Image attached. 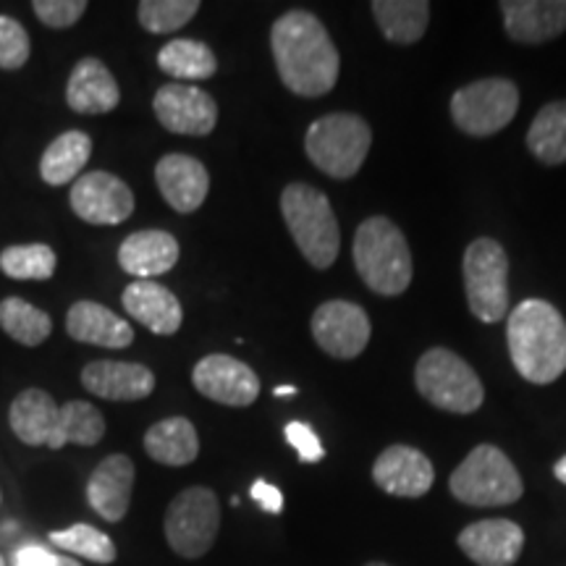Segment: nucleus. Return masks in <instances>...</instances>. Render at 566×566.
Masks as SVG:
<instances>
[{"mask_svg": "<svg viewBox=\"0 0 566 566\" xmlns=\"http://www.w3.org/2000/svg\"><path fill=\"white\" fill-rule=\"evenodd\" d=\"M294 394H296L294 386H279L273 391V396H279V399H283V396H294Z\"/></svg>", "mask_w": 566, "mask_h": 566, "instance_id": "obj_43", "label": "nucleus"}, {"mask_svg": "<svg viewBox=\"0 0 566 566\" xmlns=\"http://www.w3.org/2000/svg\"><path fill=\"white\" fill-rule=\"evenodd\" d=\"M370 11L384 38L396 45H412L422 40L430 21L428 0H375Z\"/></svg>", "mask_w": 566, "mask_h": 566, "instance_id": "obj_27", "label": "nucleus"}, {"mask_svg": "<svg viewBox=\"0 0 566 566\" xmlns=\"http://www.w3.org/2000/svg\"><path fill=\"white\" fill-rule=\"evenodd\" d=\"M457 543L478 566H514L525 548V530L512 520H480L464 527Z\"/></svg>", "mask_w": 566, "mask_h": 566, "instance_id": "obj_16", "label": "nucleus"}, {"mask_svg": "<svg viewBox=\"0 0 566 566\" xmlns=\"http://www.w3.org/2000/svg\"><path fill=\"white\" fill-rule=\"evenodd\" d=\"M105 436V417L90 401H66L61 407L59 428L48 443V449H63L66 443L95 446Z\"/></svg>", "mask_w": 566, "mask_h": 566, "instance_id": "obj_31", "label": "nucleus"}, {"mask_svg": "<svg viewBox=\"0 0 566 566\" xmlns=\"http://www.w3.org/2000/svg\"><path fill=\"white\" fill-rule=\"evenodd\" d=\"M61 407L42 388H24L17 399L11 401L9 422L13 436L27 446H48L59 428Z\"/></svg>", "mask_w": 566, "mask_h": 566, "instance_id": "obj_25", "label": "nucleus"}, {"mask_svg": "<svg viewBox=\"0 0 566 566\" xmlns=\"http://www.w3.org/2000/svg\"><path fill=\"white\" fill-rule=\"evenodd\" d=\"M0 566H6V562H3V556H0Z\"/></svg>", "mask_w": 566, "mask_h": 566, "instance_id": "obj_45", "label": "nucleus"}, {"mask_svg": "<svg viewBox=\"0 0 566 566\" xmlns=\"http://www.w3.org/2000/svg\"><path fill=\"white\" fill-rule=\"evenodd\" d=\"M527 147L546 166L566 163V101L543 105L527 132Z\"/></svg>", "mask_w": 566, "mask_h": 566, "instance_id": "obj_30", "label": "nucleus"}, {"mask_svg": "<svg viewBox=\"0 0 566 566\" xmlns=\"http://www.w3.org/2000/svg\"><path fill=\"white\" fill-rule=\"evenodd\" d=\"M281 216L310 265L325 271L336 263L342 250V231L325 192L304 181L289 184L281 195Z\"/></svg>", "mask_w": 566, "mask_h": 566, "instance_id": "obj_4", "label": "nucleus"}, {"mask_svg": "<svg viewBox=\"0 0 566 566\" xmlns=\"http://www.w3.org/2000/svg\"><path fill=\"white\" fill-rule=\"evenodd\" d=\"M158 66L163 74L174 76V80H210L216 76L218 61L216 53L200 40L176 38L160 48Z\"/></svg>", "mask_w": 566, "mask_h": 566, "instance_id": "obj_29", "label": "nucleus"}, {"mask_svg": "<svg viewBox=\"0 0 566 566\" xmlns=\"http://www.w3.org/2000/svg\"><path fill=\"white\" fill-rule=\"evenodd\" d=\"M32 42L24 27L13 17H0V69L19 71L30 61Z\"/></svg>", "mask_w": 566, "mask_h": 566, "instance_id": "obj_36", "label": "nucleus"}, {"mask_svg": "<svg viewBox=\"0 0 566 566\" xmlns=\"http://www.w3.org/2000/svg\"><path fill=\"white\" fill-rule=\"evenodd\" d=\"M283 433H286V441L292 443V449L300 454V462H304V464L323 462L325 449H323L321 438H317V433L310 428L307 422H296V420L289 422Z\"/></svg>", "mask_w": 566, "mask_h": 566, "instance_id": "obj_38", "label": "nucleus"}, {"mask_svg": "<svg viewBox=\"0 0 566 566\" xmlns=\"http://www.w3.org/2000/svg\"><path fill=\"white\" fill-rule=\"evenodd\" d=\"M137 467L126 454H111L87 480V504L105 522H122L129 514Z\"/></svg>", "mask_w": 566, "mask_h": 566, "instance_id": "obj_17", "label": "nucleus"}, {"mask_svg": "<svg viewBox=\"0 0 566 566\" xmlns=\"http://www.w3.org/2000/svg\"><path fill=\"white\" fill-rule=\"evenodd\" d=\"M520 111V90L512 80H478L451 97V118L470 137H493L514 122Z\"/></svg>", "mask_w": 566, "mask_h": 566, "instance_id": "obj_10", "label": "nucleus"}, {"mask_svg": "<svg viewBox=\"0 0 566 566\" xmlns=\"http://www.w3.org/2000/svg\"><path fill=\"white\" fill-rule=\"evenodd\" d=\"M53 551L45 546H38V543H30V546H21L17 554H13V566H53L55 562Z\"/></svg>", "mask_w": 566, "mask_h": 566, "instance_id": "obj_40", "label": "nucleus"}, {"mask_svg": "<svg viewBox=\"0 0 566 566\" xmlns=\"http://www.w3.org/2000/svg\"><path fill=\"white\" fill-rule=\"evenodd\" d=\"M55 250L48 244H13L0 252V271L17 281H48L53 279Z\"/></svg>", "mask_w": 566, "mask_h": 566, "instance_id": "obj_33", "label": "nucleus"}, {"mask_svg": "<svg viewBox=\"0 0 566 566\" xmlns=\"http://www.w3.org/2000/svg\"><path fill=\"white\" fill-rule=\"evenodd\" d=\"M464 289L472 315L480 323L504 321L509 310V260L495 239L480 237L464 252Z\"/></svg>", "mask_w": 566, "mask_h": 566, "instance_id": "obj_9", "label": "nucleus"}, {"mask_svg": "<svg viewBox=\"0 0 566 566\" xmlns=\"http://www.w3.org/2000/svg\"><path fill=\"white\" fill-rule=\"evenodd\" d=\"M509 354L516 373L535 386H548L566 370V321L546 300L516 304L506 325Z\"/></svg>", "mask_w": 566, "mask_h": 566, "instance_id": "obj_2", "label": "nucleus"}, {"mask_svg": "<svg viewBox=\"0 0 566 566\" xmlns=\"http://www.w3.org/2000/svg\"><path fill=\"white\" fill-rule=\"evenodd\" d=\"M373 129L363 116L331 113L310 124L304 150L317 171L331 179H352L370 153Z\"/></svg>", "mask_w": 566, "mask_h": 566, "instance_id": "obj_5", "label": "nucleus"}, {"mask_svg": "<svg viewBox=\"0 0 566 566\" xmlns=\"http://www.w3.org/2000/svg\"><path fill=\"white\" fill-rule=\"evenodd\" d=\"M66 331L74 342L103 346V349H126L134 342L132 325L97 302L71 304Z\"/></svg>", "mask_w": 566, "mask_h": 566, "instance_id": "obj_24", "label": "nucleus"}, {"mask_svg": "<svg viewBox=\"0 0 566 566\" xmlns=\"http://www.w3.org/2000/svg\"><path fill=\"white\" fill-rule=\"evenodd\" d=\"M32 11L51 30H69L84 17L87 3L84 0H34Z\"/></svg>", "mask_w": 566, "mask_h": 566, "instance_id": "obj_37", "label": "nucleus"}, {"mask_svg": "<svg viewBox=\"0 0 566 566\" xmlns=\"http://www.w3.org/2000/svg\"><path fill=\"white\" fill-rule=\"evenodd\" d=\"M499 9L509 38L522 45H541L566 32V0H506Z\"/></svg>", "mask_w": 566, "mask_h": 566, "instance_id": "obj_19", "label": "nucleus"}, {"mask_svg": "<svg viewBox=\"0 0 566 566\" xmlns=\"http://www.w3.org/2000/svg\"><path fill=\"white\" fill-rule=\"evenodd\" d=\"M554 475H556L558 483L566 485V454L554 464Z\"/></svg>", "mask_w": 566, "mask_h": 566, "instance_id": "obj_41", "label": "nucleus"}, {"mask_svg": "<svg viewBox=\"0 0 566 566\" xmlns=\"http://www.w3.org/2000/svg\"><path fill=\"white\" fill-rule=\"evenodd\" d=\"M176 263H179V242L168 231H137L118 247V265L137 281L158 279V275L174 271Z\"/></svg>", "mask_w": 566, "mask_h": 566, "instance_id": "obj_21", "label": "nucleus"}, {"mask_svg": "<svg viewBox=\"0 0 566 566\" xmlns=\"http://www.w3.org/2000/svg\"><path fill=\"white\" fill-rule=\"evenodd\" d=\"M155 184H158L163 200L176 212L187 216L202 208L210 192V174L192 155H166L155 166Z\"/></svg>", "mask_w": 566, "mask_h": 566, "instance_id": "obj_18", "label": "nucleus"}, {"mask_svg": "<svg viewBox=\"0 0 566 566\" xmlns=\"http://www.w3.org/2000/svg\"><path fill=\"white\" fill-rule=\"evenodd\" d=\"M310 331L325 354L336 359H354L370 344L373 325L359 304L331 300L315 310Z\"/></svg>", "mask_w": 566, "mask_h": 566, "instance_id": "obj_11", "label": "nucleus"}, {"mask_svg": "<svg viewBox=\"0 0 566 566\" xmlns=\"http://www.w3.org/2000/svg\"><path fill=\"white\" fill-rule=\"evenodd\" d=\"M92 155V139L84 132H63L40 158V176L51 187H63L84 171Z\"/></svg>", "mask_w": 566, "mask_h": 566, "instance_id": "obj_28", "label": "nucleus"}, {"mask_svg": "<svg viewBox=\"0 0 566 566\" xmlns=\"http://www.w3.org/2000/svg\"><path fill=\"white\" fill-rule=\"evenodd\" d=\"M192 384L205 399L223 407H250L260 396V378L231 354H208L192 370Z\"/></svg>", "mask_w": 566, "mask_h": 566, "instance_id": "obj_12", "label": "nucleus"}, {"mask_svg": "<svg viewBox=\"0 0 566 566\" xmlns=\"http://www.w3.org/2000/svg\"><path fill=\"white\" fill-rule=\"evenodd\" d=\"M271 51L283 87L294 95L321 97L336 87L342 59L315 13H283L271 30Z\"/></svg>", "mask_w": 566, "mask_h": 566, "instance_id": "obj_1", "label": "nucleus"}, {"mask_svg": "<svg viewBox=\"0 0 566 566\" xmlns=\"http://www.w3.org/2000/svg\"><path fill=\"white\" fill-rule=\"evenodd\" d=\"M221 530V501L210 488L192 485L181 491L163 520L168 546L181 558H202L216 546Z\"/></svg>", "mask_w": 566, "mask_h": 566, "instance_id": "obj_8", "label": "nucleus"}, {"mask_svg": "<svg viewBox=\"0 0 566 566\" xmlns=\"http://www.w3.org/2000/svg\"><path fill=\"white\" fill-rule=\"evenodd\" d=\"M373 480L380 491L399 499H422L436 483V470L430 459L412 446H388L375 459Z\"/></svg>", "mask_w": 566, "mask_h": 566, "instance_id": "obj_15", "label": "nucleus"}, {"mask_svg": "<svg viewBox=\"0 0 566 566\" xmlns=\"http://www.w3.org/2000/svg\"><path fill=\"white\" fill-rule=\"evenodd\" d=\"M197 11H200L197 0H142L137 19L150 34H168L187 27Z\"/></svg>", "mask_w": 566, "mask_h": 566, "instance_id": "obj_35", "label": "nucleus"}, {"mask_svg": "<svg viewBox=\"0 0 566 566\" xmlns=\"http://www.w3.org/2000/svg\"><path fill=\"white\" fill-rule=\"evenodd\" d=\"M0 328L21 346H40L53 334V321L45 310L19 296H9L0 302Z\"/></svg>", "mask_w": 566, "mask_h": 566, "instance_id": "obj_32", "label": "nucleus"}, {"mask_svg": "<svg viewBox=\"0 0 566 566\" xmlns=\"http://www.w3.org/2000/svg\"><path fill=\"white\" fill-rule=\"evenodd\" d=\"M449 488L457 501L478 509L509 506L525 493L512 459L491 443H480L467 454L464 462L451 472Z\"/></svg>", "mask_w": 566, "mask_h": 566, "instance_id": "obj_6", "label": "nucleus"}, {"mask_svg": "<svg viewBox=\"0 0 566 566\" xmlns=\"http://www.w3.org/2000/svg\"><path fill=\"white\" fill-rule=\"evenodd\" d=\"M124 310L139 325L158 336H174L184 323L181 302L176 300L171 289L155 281H134L124 289Z\"/></svg>", "mask_w": 566, "mask_h": 566, "instance_id": "obj_22", "label": "nucleus"}, {"mask_svg": "<svg viewBox=\"0 0 566 566\" xmlns=\"http://www.w3.org/2000/svg\"><path fill=\"white\" fill-rule=\"evenodd\" d=\"M53 566H82V564L76 562V558H71V556H55Z\"/></svg>", "mask_w": 566, "mask_h": 566, "instance_id": "obj_42", "label": "nucleus"}, {"mask_svg": "<svg viewBox=\"0 0 566 566\" xmlns=\"http://www.w3.org/2000/svg\"><path fill=\"white\" fill-rule=\"evenodd\" d=\"M82 386L108 401H142L155 391V375L139 363L97 359L82 370Z\"/></svg>", "mask_w": 566, "mask_h": 566, "instance_id": "obj_20", "label": "nucleus"}, {"mask_svg": "<svg viewBox=\"0 0 566 566\" xmlns=\"http://www.w3.org/2000/svg\"><path fill=\"white\" fill-rule=\"evenodd\" d=\"M415 386L430 405L454 415H472L483 407L485 388L478 373L459 354L443 346L424 352L415 367Z\"/></svg>", "mask_w": 566, "mask_h": 566, "instance_id": "obj_7", "label": "nucleus"}, {"mask_svg": "<svg viewBox=\"0 0 566 566\" xmlns=\"http://www.w3.org/2000/svg\"><path fill=\"white\" fill-rule=\"evenodd\" d=\"M51 543L61 551H66V554L82 556L95 564H113L118 556L116 543L97 527L84 525V522L71 525L69 530H55V533H51Z\"/></svg>", "mask_w": 566, "mask_h": 566, "instance_id": "obj_34", "label": "nucleus"}, {"mask_svg": "<svg viewBox=\"0 0 566 566\" xmlns=\"http://www.w3.org/2000/svg\"><path fill=\"white\" fill-rule=\"evenodd\" d=\"M365 566H391V564H386V562H370V564H365Z\"/></svg>", "mask_w": 566, "mask_h": 566, "instance_id": "obj_44", "label": "nucleus"}, {"mask_svg": "<svg viewBox=\"0 0 566 566\" xmlns=\"http://www.w3.org/2000/svg\"><path fill=\"white\" fill-rule=\"evenodd\" d=\"M354 268L359 279L380 296L405 294L412 283V252L399 226L384 216L367 218L354 233Z\"/></svg>", "mask_w": 566, "mask_h": 566, "instance_id": "obj_3", "label": "nucleus"}, {"mask_svg": "<svg viewBox=\"0 0 566 566\" xmlns=\"http://www.w3.org/2000/svg\"><path fill=\"white\" fill-rule=\"evenodd\" d=\"M66 103L82 116H103L122 103V90L103 61L82 59L69 76Z\"/></svg>", "mask_w": 566, "mask_h": 566, "instance_id": "obj_23", "label": "nucleus"}, {"mask_svg": "<svg viewBox=\"0 0 566 566\" xmlns=\"http://www.w3.org/2000/svg\"><path fill=\"white\" fill-rule=\"evenodd\" d=\"M69 202L71 210L92 226H118L134 212L129 184L108 171H92L76 179Z\"/></svg>", "mask_w": 566, "mask_h": 566, "instance_id": "obj_14", "label": "nucleus"}, {"mask_svg": "<svg viewBox=\"0 0 566 566\" xmlns=\"http://www.w3.org/2000/svg\"><path fill=\"white\" fill-rule=\"evenodd\" d=\"M252 501L268 514H281L283 512V493L279 488L268 483V480H254L250 488Z\"/></svg>", "mask_w": 566, "mask_h": 566, "instance_id": "obj_39", "label": "nucleus"}, {"mask_svg": "<svg viewBox=\"0 0 566 566\" xmlns=\"http://www.w3.org/2000/svg\"><path fill=\"white\" fill-rule=\"evenodd\" d=\"M145 451L158 464L187 467L200 457V436L187 417H166L145 433Z\"/></svg>", "mask_w": 566, "mask_h": 566, "instance_id": "obj_26", "label": "nucleus"}, {"mask_svg": "<svg viewBox=\"0 0 566 566\" xmlns=\"http://www.w3.org/2000/svg\"><path fill=\"white\" fill-rule=\"evenodd\" d=\"M155 118L160 126L181 137H208L218 124V105L208 92L192 84H166L155 92Z\"/></svg>", "mask_w": 566, "mask_h": 566, "instance_id": "obj_13", "label": "nucleus"}]
</instances>
